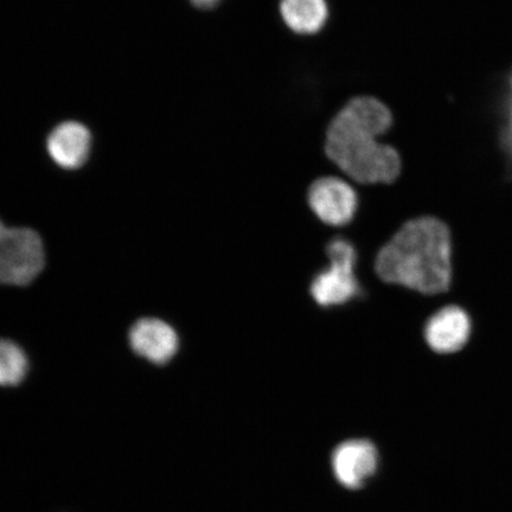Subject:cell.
<instances>
[{"label": "cell", "mask_w": 512, "mask_h": 512, "mask_svg": "<svg viewBox=\"0 0 512 512\" xmlns=\"http://www.w3.org/2000/svg\"><path fill=\"white\" fill-rule=\"evenodd\" d=\"M499 146L505 160V174L512 182V69L508 75L507 93H505L503 108V124L499 131Z\"/></svg>", "instance_id": "obj_12"}, {"label": "cell", "mask_w": 512, "mask_h": 512, "mask_svg": "<svg viewBox=\"0 0 512 512\" xmlns=\"http://www.w3.org/2000/svg\"><path fill=\"white\" fill-rule=\"evenodd\" d=\"M379 451L371 441L352 439L339 444L332 452V471L345 488L361 489L379 467Z\"/></svg>", "instance_id": "obj_7"}, {"label": "cell", "mask_w": 512, "mask_h": 512, "mask_svg": "<svg viewBox=\"0 0 512 512\" xmlns=\"http://www.w3.org/2000/svg\"><path fill=\"white\" fill-rule=\"evenodd\" d=\"M326 253L330 265L313 279L312 298L323 307L348 303L361 292L355 275L356 249L348 240L337 238L329 243Z\"/></svg>", "instance_id": "obj_4"}, {"label": "cell", "mask_w": 512, "mask_h": 512, "mask_svg": "<svg viewBox=\"0 0 512 512\" xmlns=\"http://www.w3.org/2000/svg\"><path fill=\"white\" fill-rule=\"evenodd\" d=\"M51 159L64 170L85 165L91 153L92 134L85 125L68 121L56 126L47 142Z\"/></svg>", "instance_id": "obj_9"}, {"label": "cell", "mask_w": 512, "mask_h": 512, "mask_svg": "<svg viewBox=\"0 0 512 512\" xmlns=\"http://www.w3.org/2000/svg\"><path fill=\"white\" fill-rule=\"evenodd\" d=\"M46 267L41 236L30 228H10L0 220V284L28 286Z\"/></svg>", "instance_id": "obj_3"}, {"label": "cell", "mask_w": 512, "mask_h": 512, "mask_svg": "<svg viewBox=\"0 0 512 512\" xmlns=\"http://www.w3.org/2000/svg\"><path fill=\"white\" fill-rule=\"evenodd\" d=\"M377 275L428 298L451 291L454 241L450 226L440 217L422 215L402 224L375 261Z\"/></svg>", "instance_id": "obj_2"}, {"label": "cell", "mask_w": 512, "mask_h": 512, "mask_svg": "<svg viewBox=\"0 0 512 512\" xmlns=\"http://www.w3.org/2000/svg\"><path fill=\"white\" fill-rule=\"evenodd\" d=\"M394 113L374 95H357L339 108L326 127L324 155L331 166L361 185H390L399 181L403 158L387 142Z\"/></svg>", "instance_id": "obj_1"}, {"label": "cell", "mask_w": 512, "mask_h": 512, "mask_svg": "<svg viewBox=\"0 0 512 512\" xmlns=\"http://www.w3.org/2000/svg\"><path fill=\"white\" fill-rule=\"evenodd\" d=\"M306 197L317 219L332 227H342L350 223L360 203L357 191L348 179L336 175L313 179L307 188Z\"/></svg>", "instance_id": "obj_6"}, {"label": "cell", "mask_w": 512, "mask_h": 512, "mask_svg": "<svg viewBox=\"0 0 512 512\" xmlns=\"http://www.w3.org/2000/svg\"><path fill=\"white\" fill-rule=\"evenodd\" d=\"M473 335L472 317L462 305H441L427 317L422 328L426 347L438 356L460 354L469 345Z\"/></svg>", "instance_id": "obj_5"}, {"label": "cell", "mask_w": 512, "mask_h": 512, "mask_svg": "<svg viewBox=\"0 0 512 512\" xmlns=\"http://www.w3.org/2000/svg\"><path fill=\"white\" fill-rule=\"evenodd\" d=\"M29 357L21 345L0 338V387H17L29 373Z\"/></svg>", "instance_id": "obj_11"}, {"label": "cell", "mask_w": 512, "mask_h": 512, "mask_svg": "<svg viewBox=\"0 0 512 512\" xmlns=\"http://www.w3.org/2000/svg\"><path fill=\"white\" fill-rule=\"evenodd\" d=\"M189 2L197 10L211 11L220 6L224 0H189Z\"/></svg>", "instance_id": "obj_13"}, {"label": "cell", "mask_w": 512, "mask_h": 512, "mask_svg": "<svg viewBox=\"0 0 512 512\" xmlns=\"http://www.w3.org/2000/svg\"><path fill=\"white\" fill-rule=\"evenodd\" d=\"M128 343L134 354L156 366L169 363L179 349L176 330L158 318L137 320L128 332Z\"/></svg>", "instance_id": "obj_8"}, {"label": "cell", "mask_w": 512, "mask_h": 512, "mask_svg": "<svg viewBox=\"0 0 512 512\" xmlns=\"http://www.w3.org/2000/svg\"><path fill=\"white\" fill-rule=\"evenodd\" d=\"M278 15L292 35L311 38L328 27L331 5L329 0H278Z\"/></svg>", "instance_id": "obj_10"}]
</instances>
